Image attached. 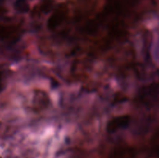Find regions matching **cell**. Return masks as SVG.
I'll use <instances>...</instances> for the list:
<instances>
[{"mask_svg":"<svg viewBox=\"0 0 159 158\" xmlns=\"http://www.w3.org/2000/svg\"><path fill=\"white\" fill-rule=\"evenodd\" d=\"M130 118L128 116H120L112 119L107 123V129L109 133H115L120 129L126 128L130 123Z\"/></svg>","mask_w":159,"mask_h":158,"instance_id":"cell-1","label":"cell"},{"mask_svg":"<svg viewBox=\"0 0 159 158\" xmlns=\"http://www.w3.org/2000/svg\"><path fill=\"white\" fill-rule=\"evenodd\" d=\"M15 9L20 12H26L29 10V5L26 0H16Z\"/></svg>","mask_w":159,"mask_h":158,"instance_id":"cell-3","label":"cell"},{"mask_svg":"<svg viewBox=\"0 0 159 158\" xmlns=\"http://www.w3.org/2000/svg\"><path fill=\"white\" fill-rule=\"evenodd\" d=\"M2 85V77H1V74H0V87H1Z\"/></svg>","mask_w":159,"mask_h":158,"instance_id":"cell-4","label":"cell"},{"mask_svg":"<svg viewBox=\"0 0 159 158\" xmlns=\"http://www.w3.org/2000/svg\"><path fill=\"white\" fill-rule=\"evenodd\" d=\"M64 16H65V12L62 9H59L51 16L48 21V26L51 28L56 27L60 24L61 22H62Z\"/></svg>","mask_w":159,"mask_h":158,"instance_id":"cell-2","label":"cell"}]
</instances>
